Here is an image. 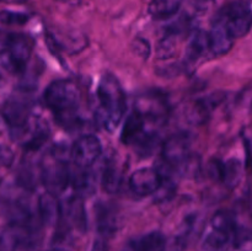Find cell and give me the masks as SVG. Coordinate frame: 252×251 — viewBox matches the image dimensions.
Wrapping results in <instances>:
<instances>
[{"label":"cell","instance_id":"obj_4","mask_svg":"<svg viewBox=\"0 0 252 251\" xmlns=\"http://www.w3.org/2000/svg\"><path fill=\"white\" fill-rule=\"evenodd\" d=\"M41 174L48 192L57 196L65 191L70 186L71 176L65 153L59 148L52 149L43 159Z\"/></svg>","mask_w":252,"mask_h":251},{"label":"cell","instance_id":"obj_23","mask_svg":"<svg viewBox=\"0 0 252 251\" xmlns=\"http://www.w3.org/2000/svg\"><path fill=\"white\" fill-rule=\"evenodd\" d=\"M243 176V164L238 159H229L223 162V175L221 182L226 185L229 188H234L240 182Z\"/></svg>","mask_w":252,"mask_h":251},{"label":"cell","instance_id":"obj_27","mask_svg":"<svg viewBox=\"0 0 252 251\" xmlns=\"http://www.w3.org/2000/svg\"><path fill=\"white\" fill-rule=\"evenodd\" d=\"M233 236L234 243H235L238 250L252 251V230L246 228H235Z\"/></svg>","mask_w":252,"mask_h":251},{"label":"cell","instance_id":"obj_32","mask_svg":"<svg viewBox=\"0 0 252 251\" xmlns=\"http://www.w3.org/2000/svg\"><path fill=\"white\" fill-rule=\"evenodd\" d=\"M44 251H68V250H64V249H51V250H44Z\"/></svg>","mask_w":252,"mask_h":251},{"label":"cell","instance_id":"obj_29","mask_svg":"<svg viewBox=\"0 0 252 251\" xmlns=\"http://www.w3.org/2000/svg\"><path fill=\"white\" fill-rule=\"evenodd\" d=\"M175 184L169 179V177H165L161 179V184H160L159 188L155 192V198L157 202H167L170 198H172L175 194Z\"/></svg>","mask_w":252,"mask_h":251},{"label":"cell","instance_id":"obj_26","mask_svg":"<svg viewBox=\"0 0 252 251\" xmlns=\"http://www.w3.org/2000/svg\"><path fill=\"white\" fill-rule=\"evenodd\" d=\"M177 48V37L175 33H167L159 41L157 47V57L159 61L172 58Z\"/></svg>","mask_w":252,"mask_h":251},{"label":"cell","instance_id":"obj_6","mask_svg":"<svg viewBox=\"0 0 252 251\" xmlns=\"http://www.w3.org/2000/svg\"><path fill=\"white\" fill-rule=\"evenodd\" d=\"M147 121L138 112L133 111L126 120L121 133V140L127 145H134L145 152L154 147L157 143V134L147 129Z\"/></svg>","mask_w":252,"mask_h":251},{"label":"cell","instance_id":"obj_11","mask_svg":"<svg viewBox=\"0 0 252 251\" xmlns=\"http://www.w3.org/2000/svg\"><path fill=\"white\" fill-rule=\"evenodd\" d=\"M135 112L139 113L145 121L159 122L164 120L167 113V105L164 97L153 94V95L140 96L135 102Z\"/></svg>","mask_w":252,"mask_h":251},{"label":"cell","instance_id":"obj_31","mask_svg":"<svg viewBox=\"0 0 252 251\" xmlns=\"http://www.w3.org/2000/svg\"><path fill=\"white\" fill-rule=\"evenodd\" d=\"M91 251H110L107 244V239L102 238V236H98L95 241H94L93 250Z\"/></svg>","mask_w":252,"mask_h":251},{"label":"cell","instance_id":"obj_14","mask_svg":"<svg viewBox=\"0 0 252 251\" xmlns=\"http://www.w3.org/2000/svg\"><path fill=\"white\" fill-rule=\"evenodd\" d=\"M33 233L25 226L10 224L9 228L0 231V251H15Z\"/></svg>","mask_w":252,"mask_h":251},{"label":"cell","instance_id":"obj_12","mask_svg":"<svg viewBox=\"0 0 252 251\" xmlns=\"http://www.w3.org/2000/svg\"><path fill=\"white\" fill-rule=\"evenodd\" d=\"M209 36V51L213 56L220 57L228 53L234 44V38L226 31L220 20L216 19L212 26Z\"/></svg>","mask_w":252,"mask_h":251},{"label":"cell","instance_id":"obj_28","mask_svg":"<svg viewBox=\"0 0 252 251\" xmlns=\"http://www.w3.org/2000/svg\"><path fill=\"white\" fill-rule=\"evenodd\" d=\"M29 15L24 12L11 11V10H1L0 11V22L9 26H20L29 21Z\"/></svg>","mask_w":252,"mask_h":251},{"label":"cell","instance_id":"obj_3","mask_svg":"<svg viewBox=\"0 0 252 251\" xmlns=\"http://www.w3.org/2000/svg\"><path fill=\"white\" fill-rule=\"evenodd\" d=\"M31 41L27 36L11 33L0 46V66L11 75L25 73L31 57Z\"/></svg>","mask_w":252,"mask_h":251},{"label":"cell","instance_id":"obj_17","mask_svg":"<svg viewBox=\"0 0 252 251\" xmlns=\"http://www.w3.org/2000/svg\"><path fill=\"white\" fill-rule=\"evenodd\" d=\"M166 238L160 231H150L139 236L128 245L127 251H165Z\"/></svg>","mask_w":252,"mask_h":251},{"label":"cell","instance_id":"obj_7","mask_svg":"<svg viewBox=\"0 0 252 251\" xmlns=\"http://www.w3.org/2000/svg\"><path fill=\"white\" fill-rule=\"evenodd\" d=\"M15 134L21 139L22 147H25L30 152H34L39 149L48 139V123H46V121L41 116L31 112L26 122L19 130L15 132Z\"/></svg>","mask_w":252,"mask_h":251},{"label":"cell","instance_id":"obj_30","mask_svg":"<svg viewBox=\"0 0 252 251\" xmlns=\"http://www.w3.org/2000/svg\"><path fill=\"white\" fill-rule=\"evenodd\" d=\"M132 49L138 57H140L143 59H148L150 53H152V46H150L149 41L145 38H142V37H137L132 42Z\"/></svg>","mask_w":252,"mask_h":251},{"label":"cell","instance_id":"obj_9","mask_svg":"<svg viewBox=\"0 0 252 251\" xmlns=\"http://www.w3.org/2000/svg\"><path fill=\"white\" fill-rule=\"evenodd\" d=\"M191 140L185 133L172 134L162 145V159L170 166H181L189 157Z\"/></svg>","mask_w":252,"mask_h":251},{"label":"cell","instance_id":"obj_16","mask_svg":"<svg viewBox=\"0 0 252 251\" xmlns=\"http://www.w3.org/2000/svg\"><path fill=\"white\" fill-rule=\"evenodd\" d=\"M207 52L209 51V36L208 32L197 30L189 37L186 47V62L191 65L196 64Z\"/></svg>","mask_w":252,"mask_h":251},{"label":"cell","instance_id":"obj_33","mask_svg":"<svg viewBox=\"0 0 252 251\" xmlns=\"http://www.w3.org/2000/svg\"><path fill=\"white\" fill-rule=\"evenodd\" d=\"M61 1H68V2H70L71 0H61ZM73 1H78V0H73Z\"/></svg>","mask_w":252,"mask_h":251},{"label":"cell","instance_id":"obj_19","mask_svg":"<svg viewBox=\"0 0 252 251\" xmlns=\"http://www.w3.org/2000/svg\"><path fill=\"white\" fill-rule=\"evenodd\" d=\"M96 223L100 236L107 239L117 229V217L116 212L108 206V203H100L96 214Z\"/></svg>","mask_w":252,"mask_h":251},{"label":"cell","instance_id":"obj_21","mask_svg":"<svg viewBox=\"0 0 252 251\" xmlns=\"http://www.w3.org/2000/svg\"><path fill=\"white\" fill-rule=\"evenodd\" d=\"M182 2L184 0H152L148 11L154 20H166L179 12Z\"/></svg>","mask_w":252,"mask_h":251},{"label":"cell","instance_id":"obj_22","mask_svg":"<svg viewBox=\"0 0 252 251\" xmlns=\"http://www.w3.org/2000/svg\"><path fill=\"white\" fill-rule=\"evenodd\" d=\"M122 167L118 164L117 160L112 159L106 164L105 170L102 174V187L108 193H115L120 189L121 182H122Z\"/></svg>","mask_w":252,"mask_h":251},{"label":"cell","instance_id":"obj_20","mask_svg":"<svg viewBox=\"0 0 252 251\" xmlns=\"http://www.w3.org/2000/svg\"><path fill=\"white\" fill-rule=\"evenodd\" d=\"M65 209L62 208V214L65 213L66 218L70 223L79 230L84 231L86 229V214L83 204V198L79 196H74L66 201Z\"/></svg>","mask_w":252,"mask_h":251},{"label":"cell","instance_id":"obj_5","mask_svg":"<svg viewBox=\"0 0 252 251\" xmlns=\"http://www.w3.org/2000/svg\"><path fill=\"white\" fill-rule=\"evenodd\" d=\"M218 20L223 22L226 31L234 39L241 38L252 27V11L246 2L235 1L226 5L219 12Z\"/></svg>","mask_w":252,"mask_h":251},{"label":"cell","instance_id":"obj_18","mask_svg":"<svg viewBox=\"0 0 252 251\" xmlns=\"http://www.w3.org/2000/svg\"><path fill=\"white\" fill-rule=\"evenodd\" d=\"M76 169H78V171H71L70 186L73 187L76 196L81 197V198L85 196H90L95 188V179H94L91 167H89V169L76 167Z\"/></svg>","mask_w":252,"mask_h":251},{"label":"cell","instance_id":"obj_13","mask_svg":"<svg viewBox=\"0 0 252 251\" xmlns=\"http://www.w3.org/2000/svg\"><path fill=\"white\" fill-rule=\"evenodd\" d=\"M37 216L41 223L54 225L62 216V206L59 204L56 194L44 192L39 196L37 202Z\"/></svg>","mask_w":252,"mask_h":251},{"label":"cell","instance_id":"obj_10","mask_svg":"<svg viewBox=\"0 0 252 251\" xmlns=\"http://www.w3.org/2000/svg\"><path fill=\"white\" fill-rule=\"evenodd\" d=\"M161 174L154 167H142L130 175L129 188L140 197L152 196L161 184Z\"/></svg>","mask_w":252,"mask_h":251},{"label":"cell","instance_id":"obj_24","mask_svg":"<svg viewBox=\"0 0 252 251\" xmlns=\"http://www.w3.org/2000/svg\"><path fill=\"white\" fill-rule=\"evenodd\" d=\"M231 235L218 229L211 228L203 241V251H221Z\"/></svg>","mask_w":252,"mask_h":251},{"label":"cell","instance_id":"obj_25","mask_svg":"<svg viewBox=\"0 0 252 251\" xmlns=\"http://www.w3.org/2000/svg\"><path fill=\"white\" fill-rule=\"evenodd\" d=\"M211 228L218 229V230L228 233L233 236L234 231H235L236 224L235 219H234L233 214L229 213L226 211H219L213 216L211 220Z\"/></svg>","mask_w":252,"mask_h":251},{"label":"cell","instance_id":"obj_2","mask_svg":"<svg viewBox=\"0 0 252 251\" xmlns=\"http://www.w3.org/2000/svg\"><path fill=\"white\" fill-rule=\"evenodd\" d=\"M43 100L47 107L52 111L59 120L70 122L76 115L80 106L81 95L78 85L69 79L54 80L46 88Z\"/></svg>","mask_w":252,"mask_h":251},{"label":"cell","instance_id":"obj_15","mask_svg":"<svg viewBox=\"0 0 252 251\" xmlns=\"http://www.w3.org/2000/svg\"><path fill=\"white\" fill-rule=\"evenodd\" d=\"M223 100L221 94H212L207 97L197 100L189 111V118L193 123H203L209 117L212 111Z\"/></svg>","mask_w":252,"mask_h":251},{"label":"cell","instance_id":"obj_1","mask_svg":"<svg viewBox=\"0 0 252 251\" xmlns=\"http://www.w3.org/2000/svg\"><path fill=\"white\" fill-rule=\"evenodd\" d=\"M126 113V96L115 76H103L96 89L95 117L98 125L108 132L120 126Z\"/></svg>","mask_w":252,"mask_h":251},{"label":"cell","instance_id":"obj_8","mask_svg":"<svg viewBox=\"0 0 252 251\" xmlns=\"http://www.w3.org/2000/svg\"><path fill=\"white\" fill-rule=\"evenodd\" d=\"M102 153L101 142L96 135L85 134L79 137L70 148V159L79 169L93 166Z\"/></svg>","mask_w":252,"mask_h":251}]
</instances>
